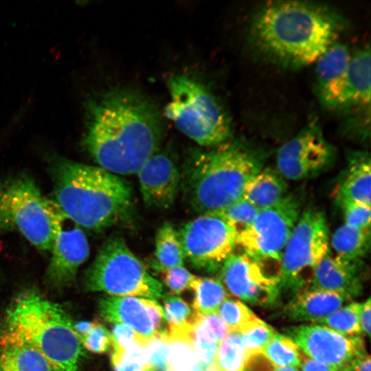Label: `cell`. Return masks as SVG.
<instances>
[{
	"label": "cell",
	"instance_id": "cell-1",
	"mask_svg": "<svg viewBox=\"0 0 371 371\" xmlns=\"http://www.w3.org/2000/svg\"><path fill=\"white\" fill-rule=\"evenodd\" d=\"M162 126L144 95L113 88L87 102L83 144L98 166L117 175L137 174L159 150Z\"/></svg>",
	"mask_w": 371,
	"mask_h": 371
},
{
	"label": "cell",
	"instance_id": "cell-2",
	"mask_svg": "<svg viewBox=\"0 0 371 371\" xmlns=\"http://www.w3.org/2000/svg\"><path fill=\"white\" fill-rule=\"evenodd\" d=\"M344 21L332 8L317 3L273 1L261 5L250 25V38L267 60L288 68L315 63L337 41Z\"/></svg>",
	"mask_w": 371,
	"mask_h": 371
},
{
	"label": "cell",
	"instance_id": "cell-3",
	"mask_svg": "<svg viewBox=\"0 0 371 371\" xmlns=\"http://www.w3.org/2000/svg\"><path fill=\"white\" fill-rule=\"evenodd\" d=\"M52 172L53 201L80 227L103 230L130 216L133 189L124 178L63 157L54 159Z\"/></svg>",
	"mask_w": 371,
	"mask_h": 371
},
{
	"label": "cell",
	"instance_id": "cell-4",
	"mask_svg": "<svg viewBox=\"0 0 371 371\" xmlns=\"http://www.w3.org/2000/svg\"><path fill=\"white\" fill-rule=\"evenodd\" d=\"M22 344L48 361L53 371H78L82 344L69 314L58 304L29 289L11 303L0 328V346Z\"/></svg>",
	"mask_w": 371,
	"mask_h": 371
},
{
	"label": "cell",
	"instance_id": "cell-5",
	"mask_svg": "<svg viewBox=\"0 0 371 371\" xmlns=\"http://www.w3.org/2000/svg\"><path fill=\"white\" fill-rule=\"evenodd\" d=\"M263 162L260 151L239 142L195 153L183 181L186 198L201 214L222 210L243 198L245 186Z\"/></svg>",
	"mask_w": 371,
	"mask_h": 371
},
{
	"label": "cell",
	"instance_id": "cell-6",
	"mask_svg": "<svg viewBox=\"0 0 371 371\" xmlns=\"http://www.w3.org/2000/svg\"><path fill=\"white\" fill-rule=\"evenodd\" d=\"M170 100L165 115L186 136L204 147H215L232 136L229 118L210 90L187 74L168 80Z\"/></svg>",
	"mask_w": 371,
	"mask_h": 371
},
{
	"label": "cell",
	"instance_id": "cell-7",
	"mask_svg": "<svg viewBox=\"0 0 371 371\" xmlns=\"http://www.w3.org/2000/svg\"><path fill=\"white\" fill-rule=\"evenodd\" d=\"M0 230L18 232L36 249L50 251L55 233L54 202L27 176L0 179Z\"/></svg>",
	"mask_w": 371,
	"mask_h": 371
},
{
	"label": "cell",
	"instance_id": "cell-8",
	"mask_svg": "<svg viewBox=\"0 0 371 371\" xmlns=\"http://www.w3.org/2000/svg\"><path fill=\"white\" fill-rule=\"evenodd\" d=\"M83 284L87 291L117 297L139 296L155 300L163 296L161 283L150 275L119 235L111 236L103 245L87 269Z\"/></svg>",
	"mask_w": 371,
	"mask_h": 371
},
{
	"label": "cell",
	"instance_id": "cell-9",
	"mask_svg": "<svg viewBox=\"0 0 371 371\" xmlns=\"http://www.w3.org/2000/svg\"><path fill=\"white\" fill-rule=\"evenodd\" d=\"M324 214L316 209L302 212L284 248L280 289L295 295L310 286L315 269L329 249Z\"/></svg>",
	"mask_w": 371,
	"mask_h": 371
},
{
	"label": "cell",
	"instance_id": "cell-10",
	"mask_svg": "<svg viewBox=\"0 0 371 371\" xmlns=\"http://www.w3.org/2000/svg\"><path fill=\"white\" fill-rule=\"evenodd\" d=\"M300 215L298 199L286 194L276 204L259 210L253 222L238 232L237 245L280 280L282 254Z\"/></svg>",
	"mask_w": 371,
	"mask_h": 371
},
{
	"label": "cell",
	"instance_id": "cell-11",
	"mask_svg": "<svg viewBox=\"0 0 371 371\" xmlns=\"http://www.w3.org/2000/svg\"><path fill=\"white\" fill-rule=\"evenodd\" d=\"M177 233L185 260L193 267L207 272L221 269L237 245L236 229L213 214H201Z\"/></svg>",
	"mask_w": 371,
	"mask_h": 371
},
{
	"label": "cell",
	"instance_id": "cell-12",
	"mask_svg": "<svg viewBox=\"0 0 371 371\" xmlns=\"http://www.w3.org/2000/svg\"><path fill=\"white\" fill-rule=\"evenodd\" d=\"M333 156L332 146L317 122L312 121L278 148L277 170L289 180L310 178L325 169Z\"/></svg>",
	"mask_w": 371,
	"mask_h": 371
},
{
	"label": "cell",
	"instance_id": "cell-13",
	"mask_svg": "<svg viewBox=\"0 0 371 371\" xmlns=\"http://www.w3.org/2000/svg\"><path fill=\"white\" fill-rule=\"evenodd\" d=\"M284 330L304 354L326 365L349 368L356 358L366 353L361 336L348 337L325 326L303 324Z\"/></svg>",
	"mask_w": 371,
	"mask_h": 371
},
{
	"label": "cell",
	"instance_id": "cell-14",
	"mask_svg": "<svg viewBox=\"0 0 371 371\" xmlns=\"http://www.w3.org/2000/svg\"><path fill=\"white\" fill-rule=\"evenodd\" d=\"M219 280L230 294L253 305L272 307L280 297V280L245 253L225 261Z\"/></svg>",
	"mask_w": 371,
	"mask_h": 371
},
{
	"label": "cell",
	"instance_id": "cell-15",
	"mask_svg": "<svg viewBox=\"0 0 371 371\" xmlns=\"http://www.w3.org/2000/svg\"><path fill=\"white\" fill-rule=\"evenodd\" d=\"M54 220V238L45 280L52 288L63 289L75 280L78 269L89 257V245L80 227L55 203Z\"/></svg>",
	"mask_w": 371,
	"mask_h": 371
},
{
	"label": "cell",
	"instance_id": "cell-16",
	"mask_svg": "<svg viewBox=\"0 0 371 371\" xmlns=\"http://www.w3.org/2000/svg\"><path fill=\"white\" fill-rule=\"evenodd\" d=\"M99 311L106 321L126 325L144 340L166 330L162 329L166 319L164 310L154 300L106 297L100 300Z\"/></svg>",
	"mask_w": 371,
	"mask_h": 371
},
{
	"label": "cell",
	"instance_id": "cell-17",
	"mask_svg": "<svg viewBox=\"0 0 371 371\" xmlns=\"http://www.w3.org/2000/svg\"><path fill=\"white\" fill-rule=\"evenodd\" d=\"M330 110H346L370 103V49L366 46L352 54L343 75L318 98Z\"/></svg>",
	"mask_w": 371,
	"mask_h": 371
},
{
	"label": "cell",
	"instance_id": "cell-18",
	"mask_svg": "<svg viewBox=\"0 0 371 371\" xmlns=\"http://www.w3.org/2000/svg\"><path fill=\"white\" fill-rule=\"evenodd\" d=\"M137 175L142 199L147 207L166 210L173 205L181 176L177 164L168 153L157 152Z\"/></svg>",
	"mask_w": 371,
	"mask_h": 371
},
{
	"label": "cell",
	"instance_id": "cell-19",
	"mask_svg": "<svg viewBox=\"0 0 371 371\" xmlns=\"http://www.w3.org/2000/svg\"><path fill=\"white\" fill-rule=\"evenodd\" d=\"M362 259H348L329 250L316 266L310 288L341 294L351 300L362 294Z\"/></svg>",
	"mask_w": 371,
	"mask_h": 371
},
{
	"label": "cell",
	"instance_id": "cell-20",
	"mask_svg": "<svg viewBox=\"0 0 371 371\" xmlns=\"http://www.w3.org/2000/svg\"><path fill=\"white\" fill-rule=\"evenodd\" d=\"M348 300L335 292L308 287L294 295L284 306L282 315L293 322L318 323Z\"/></svg>",
	"mask_w": 371,
	"mask_h": 371
},
{
	"label": "cell",
	"instance_id": "cell-21",
	"mask_svg": "<svg viewBox=\"0 0 371 371\" xmlns=\"http://www.w3.org/2000/svg\"><path fill=\"white\" fill-rule=\"evenodd\" d=\"M371 163L370 153L355 151L350 153L344 175L335 190V198L339 205L355 202L370 206Z\"/></svg>",
	"mask_w": 371,
	"mask_h": 371
},
{
	"label": "cell",
	"instance_id": "cell-22",
	"mask_svg": "<svg viewBox=\"0 0 371 371\" xmlns=\"http://www.w3.org/2000/svg\"><path fill=\"white\" fill-rule=\"evenodd\" d=\"M285 179L277 170L262 168L245 186L243 198L259 210L271 207L287 194Z\"/></svg>",
	"mask_w": 371,
	"mask_h": 371
},
{
	"label": "cell",
	"instance_id": "cell-23",
	"mask_svg": "<svg viewBox=\"0 0 371 371\" xmlns=\"http://www.w3.org/2000/svg\"><path fill=\"white\" fill-rule=\"evenodd\" d=\"M194 326L169 328L168 352L164 371H204L196 357Z\"/></svg>",
	"mask_w": 371,
	"mask_h": 371
},
{
	"label": "cell",
	"instance_id": "cell-24",
	"mask_svg": "<svg viewBox=\"0 0 371 371\" xmlns=\"http://www.w3.org/2000/svg\"><path fill=\"white\" fill-rule=\"evenodd\" d=\"M352 54L346 45L336 41L316 60L315 90L318 98L343 75Z\"/></svg>",
	"mask_w": 371,
	"mask_h": 371
},
{
	"label": "cell",
	"instance_id": "cell-25",
	"mask_svg": "<svg viewBox=\"0 0 371 371\" xmlns=\"http://www.w3.org/2000/svg\"><path fill=\"white\" fill-rule=\"evenodd\" d=\"M0 371H53V369L36 350L22 344H7L1 346Z\"/></svg>",
	"mask_w": 371,
	"mask_h": 371
},
{
	"label": "cell",
	"instance_id": "cell-26",
	"mask_svg": "<svg viewBox=\"0 0 371 371\" xmlns=\"http://www.w3.org/2000/svg\"><path fill=\"white\" fill-rule=\"evenodd\" d=\"M185 257L178 233L166 222L157 230L155 237V259L153 268L161 271L183 266Z\"/></svg>",
	"mask_w": 371,
	"mask_h": 371
},
{
	"label": "cell",
	"instance_id": "cell-27",
	"mask_svg": "<svg viewBox=\"0 0 371 371\" xmlns=\"http://www.w3.org/2000/svg\"><path fill=\"white\" fill-rule=\"evenodd\" d=\"M330 245L335 255L348 259H361L370 245V230H363L346 224L333 233Z\"/></svg>",
	"mask_w": 371,
	"mask_h": 371
},
{
	"label": "cell",
	"instance_id": "cell-28",
	"mask_svg": "<svg viewBox=\"0 0 371 371\" xmlns=\"http://www.w3.org/2000/svg\"><path fill=\"white\" fill-rule=\"evenodd\" d=\"M191 289L194 292L193 310L205 315L216 312L220 304L227 298L226 289L219 279L214 278H195Z\"/></svg>",
	"mask_w": 371,
	"mask_h": 371
},
{
	"label": "cell",
	"instance_id": "cell-29",
	"mask_svg": "<svg viewBox=\"0 0 371 371\" xmlns=\"http://www.w3.org/2000/svg\"><path fill=\"white\" fill-rule=\"evenodd\" d=\"M247 353L239 331H229L221 341L214 364L219 371H243Z\"/></svg>",
	"mask_w": 371,
	"mask_h": 371
},
{
	"label": "cell",
	"instance_id": "cell-30",
	"mask_svg": "<svg viewBox=\"0 0 371 371\" xmlns=\"http://www.w3.org/2000/svg\"><path fill=\"white\" fill-rule=\"evenodd\" d=\"M262 352L275 368L298 367L302 353L296 344L287 336L276 333L262 349Z\"/></svg>",
	"mask_w": 371,
	"mask_h": 371
},
{
	"label": "cell",
	"instance_id": "cell-31",
	"mask_svg": "<svg viewBox=\"0 0 371 371\" xmlns=\"http://www.w3.org/2000/svg\"><path fill=\"white\" fill-rule=\"evenodd\" d=\"M360 304L352 302L339 308L318 322L348 337H359L362 330L359 324Z\"/></svg>",
	"mask_w": 371,
	"mask_h": 371
},
{
	"label": "cell",
	"instance_id": "cell-32",
	"mask_svg": "<svg viewBox=\"0 0 371 371\" xmlns=\"http://www.w3.org/2000/svg\"><path fill=\"white\" fill-rule=\"evenodd\" d=\"M193 344L196 357L205 371L214 363L220 343L203 323L199 313L194 324Z\"/></svg>",
	"mask_w": 371,
	"mask_h": 371
},
{
	"label": "cell",
	"instance_id": "cell-33",
	"mask_svg": "<svg viewBox=\"0 0 371 371\" xmlns=\"http://www.w3.org/2000/svg\"><path fill=\"white\" fill-rule=\"evenodd\" d=\"M239 332L247 355L262 352L277 333L257 316L245 324Z\"/></svg>",
	"mask_w": 371,
	"mask_h": 371
},
{
	"label": "cell",
	"instance_id": "cell-34",
	"mask_svg": "<svg viewBox=\"0 0 371 371\" xmlns=\"http://www.w3.org/2000/svg\"><path fill=\"white\" fill-rule=\"evenodd\" d=\"M138 340L120 354H112L114 371H155L148 361L144 342Z\"/></svg>",
	"mask_w": 371,
	"mask_h": 371
},
{
	"label": "cell",
	"instance_id": "cell-35",
	"mask_svg": "<svg viewBox=\"0 0 371 371\" xmlns=\"http://www.w3.org/2000/svg\"><path fill=\"white\" fill-rule=\"evenodd\" d=\"M164 315L169 328L194 326L196 313L181 297L172 294L163 295Z\"/></svg>",
	"mask_w": 371,
	"mask_h": 371
},
{
	"label": "cell",
	"instance_id": "cell-36",
	"mask_svg": "<svg viewBox=\"0 0 371 371\" xmlns=\"http://www.w3.org/2000/svg\"><path fill=\"white\" fill-rule=\"evenodd\" d=\"M259 210L252 203L242 198L222 210L210 214L225 220L236 229L238 234L253 222Z\"/></svg>",
	"mask_w": 371,
	"mask_h": 371
},
{
	"label": "cell",
	"instance_id": "cell-37",
	"mask_svg": "<svg viewBox=\"0 0 371 371\" xmlns=\"http://www.w3.org/2000/svg\"><path fill=\"white\" fill-rule=\"evenodd\" d=\"M216 312L226 324L229 331H240L245 324L256 317L243 302L229 298L220 304Z\"/></svg>",
	"mask_w": 371,
	"mask_h": 371
},
{
	"label": "cell",
	"instance_id": "cell-38",
	"mask_svg": "<svg viewBox=\"0 0 371 371\" xmlns=\"http://www.w3.org/2000/svg\"><path fill=\"white\" fill-rule=\"evenodd\" d=\"M144 346L150 365L157 370H164L168 352L167 330L157 333L146 339Z\"/></svg>",
	"mask_w": 371,
	"mask_h": 371
},
{
	"label": "cell",
	"instance_id": "cell-39",
	"mask_svg": "<svg viewBox=\"0 0 371 371\" xmlns=\"http://www.w3.org/2000/svg\"><path fill=\"white\" fill-rule=\"evenodd\" d=\"M159 272L164 284L172 293L177 295L191 289L196 278L183 266L164 269Z\"/></svg>",
	"mask_w": 371,
	"mask_h": 371
},
{
	"label": "cell",
	"instance_id": "cell-40",
	"mask_svg": "<svg viewBox=\"0 0 371 371\" xmlns=\"http://www.w3.org/2000/svg\"><path fill=\"white\" fill-rule=\"evenodd\" d=\"M340 206L344 210L345 224L363 230H370V206L355 202H346Z\"/></svg>",
	"mask_w": 371,
	"mask_h": 371
},
{
	"label": "cell",
	"instance_id": "cell-41",
	"mask_svg": "<svg viewBox=\"0 0 371 371\" xmlns=\"http://www.w3.org/2000/svg\"><path fill=\"white\" fill-rule=\"evenodd\" d=\"M79 339L82 345L95 353H103L111 346V333L98 322L90 331Z\"/></svg>",
	"mask_w": 371,
	"mask_h": 371
},
{
	"label": "cell",
	"instance_id": "cell-42",
	"mask_svg": "<svg viewBox=\"0 0 371 371\" xmlns=\"http://www.w3.org/2000/svg\"><path fill=\"white\" fill-rule=\"evenodd\" d=\"M111 333L112 354H120L142 339L131 328L122 324H114Z\"/></svg>",
	"mask_w": 371,
	"mask_h": 371
},
{
	"label": "cell",
	"instance_id": "cell-43",
	"mask_svg": "<svg viewBox=\"0 0 371 371\" xmlns=\"http://www.w3.org/2000/svg\"><path fill=\"white\" fill-rule=\"evenodd\" d=\"M200 315L203 323L221 344V341L229 332L228 328L223 319L217 312Z\"/></svg>",
	"mask_w": 371,
	"mask_h": 371
},
{
	"label": "cell",
	"instance_id": "cell-44",
	"mask_svg": "<svg viewBox=\"0 0 371 371\" xmlns=\"http://www.w3.org/2000/svg\"><path fill=\"white\" fill-rule=\"evenodd\" d=\"M274 366L262 352L247 355L243 371H273Z\"/></svg>",
	"mask_w": 371,
	"mask_h": 371
},
{
	"label": "cell",
	"instance_id": "cell-45",
	"mask_svg": "<svg viewBox=\"0 0 371 371\" xmlns=\"http://www.w3.org/2000/svg\"><path fill=\"white\" fill-rule=\"evenodd\" d=\"M302 371H351L349 368H337L319 363L302 354L301 364Z\"/></svg>",
	"mask_w": 371,
	"mask_h": 371
},
{
	"label": "cell",
	"instance_id": "cell-46",
	"mask_svg": "<svg viewBox=\"0 0 371 371\" xmlns=\"http://www.w3.org/2000/svg\"><path fill=\"white\" fill-rule=\"evenodd\" d=\"M359 319L361 330L370 337V298L363 304H360Z\"/></svg>",
	"mask_w": 371,
	"mask_h": 371
},
{
	"label": "cell",
	"instance_id": "cell-47",
	"mask_svg": "<svg viewBox=\"0 0 371 371\" xmlns=\"http://www.w3.org/2000/svg\"><path fill=\"white\" fill-rule=\"evenodd\" d=\"M351 371H370V357L366 352L356 358L350 366Z\"/></svg>",
	"mask_w": 371,
	"mask_h": 371
},
{
	"label": "cell",
	"instance_id": "cell-48",
	"mask_svg": "<svg viewBox=\"0 0 371 371\" xmlns=\"http://www.w3.org/2000/svg\"><path fill=\"white\" fill-rule=\"evenodd\" d=\"M97 324V322L81 321L74 324V328L79 337L90 331Z\"/></svg>",
	"mask_w": 371,
	"mask_h": 371
},
{
	"label": "cell",
	"instance_id": "cell-49",
	"mask_svg": "<svg viewBox=\"0 0 371 371\" xmlns=\"http://www.w3.org/2000/svg\"><path fill=\"white\" fill-rule=\"evenodd\" d=\"M273 371H299L296 368H276Z\"/></svg>",
	"mask_w": 371,
	"mask_h": 371
},
{
	"label": "cell",
	"instance_id": "cell-50",
	"mask_svg": "<svg viewBox=\"0 0 371 371\" xmlns=\"http://www.w3.org/2000/svg\"><path fill=\"white\" fill-rule=\"evenodd\" d=\"M205 371H219L218 368L216 367L215 364H212L210 367H208Z\"/></svg>",
	"mask_w": 371,
	"mask_h": 371
}]
</instances>
